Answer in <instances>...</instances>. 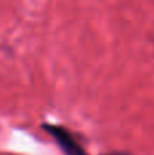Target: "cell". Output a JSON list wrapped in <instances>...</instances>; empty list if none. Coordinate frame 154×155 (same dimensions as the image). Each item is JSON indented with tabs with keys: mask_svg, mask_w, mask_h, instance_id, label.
<instances>
[{
	"mask_svg": "<svg viewBox=\"0 0 154 155\" xmlns=\"http://www.w3.org/2000/svg\"><path fill=\"white\" fill-rule=\"evenodd\" d=\"M42 129H45L53 137L55 142L60 147V150L64 153V155H87V153L74 139V136L68 129L55 125V124H42Z\"/></svg>",
	"mask_w": 154,
	"mask_h": 155,
	"instance_id": "cell-1",
	"label": "cell"
},
{
	"mask_svg": "<svg viewBox=\"0 0 154 155\" xmlns=\"http://www.w3.org/2000/svg\"><path fill=\"white\" fill-rule=\"evenodd\" d=\"M109 155H127V154H120V153H117V154H109Z\"/></svg>",
	"mask_w": 154,
	"mask_h": 155,
	"instance_id": "cell-2",
	"label": "cell"
}]
</instances>
